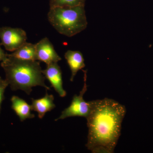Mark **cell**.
Segmentation results:
<instances>
[{
    "label": "cell",
    "mask_w": 153,
    "mask_h": 153,
    "mask_svg": "<svg viewBox=\"0 0 153 153\" xmlns=\"http://www.w3.org/2000/svg\"><path fill=\"white\" fill-rule=\"evenodd\" d=\"M1 66L4 71L6 80L13 91H24L29 95L32 88L41 86L47 90L50 88L45 84V77L42 72L40 62L37 60H20L7 56L2 61Z\"/></svg>",
    "instance_id": "cell-2"
},
{
    "label": "cell",
    "mask_w": 153,
    "mask_h": 153,
    "mask_svg": "<svg viewBox=\"0 0 153 153\" xmlns=\"http://www.w3.org/2000/svg\"><path fill=\"white\" fill-rule=\"evenodd\" d=\"M37 60L44 62L47 65L58 63L62 60L57 54L49 39L44 38L36 44Z\"/></svg>",
    "instance_id": "cell-6"
},
{
    "label": "cell",
    "mask_w": 153,
    "mask_h": 153,
    "mask_svg": "<svg viewBox=\"0 0 153 153\" xmlns=\"http://www.w3.org/2000/svg\"><path fill=\"white\" fill-rule=\"evenodd\" d=\"M12 109L19 116L21 121H24L27 119H32L35 117V115L31 113L32 106L28 104L23 99L17 96L14 95L11 98Z\"/></svg>",
    "instance_id": "cell-10"
},
{
    "label": "cell",
    "mask_w": 153,
    "mask_h": 153,
    "mask_svg": "<svg viewBox=\"0 0 153 153\" xmlns=\"http://www.w3.org/2000/svg\"><path fill=\"white\" fill-rule=\"evenodd\" d=\"M7 54L4 52L0 46V61L4 60L7 58Z\"/></svg>",
    "instance_id": "cell-14"
},
{
    "label": "cell",
    "mask_w": 153,
    "mask_h": 153,
    "mask_svg": "<svg viewBox=\"0 0 153 153\" xmlns=\"http://www.w3.org/2000/svg\"><path fill=\"white\" fill-rule=\"evenodd\" d=\"M8 55L20 60H37L36 44L27 42L23 44L13 53L8 54Z\"/></svg>",
    "instance_id": "cell-11"
},
{
    "label": "cell",
    "mask_w": 153,
    "mask_h": 153,
    "mask_svg": "<svg viewBox=\"0 0 153 153\" xmlns=\"http://www.w3.org/2000/svg\"><path fill=\"white\" fill-rule=\"evenodd\" d=\"M91 109L86 118L88 128L85 146L93 153H112L121 134L125 106L105 98L91 101Z\"/></svg>",
    "instance_id": "cell-1"
},
{
    "label": "cell",
    "mask_w": 153,
    "mask_h": 153,
    "mask_svg": "<svg viewBox=\"0 0 153 153\" xmlns=\"http://www.w3.org/2000/svg\"><path fill=\"white\" fill-rule=\"evenodd\" d=\"M9 85L8 83L5 79H3L0 76V114L1 110V105L4 99V92L6 88Z\"/></svg>",
    "instance_id": "cell-13"
},
{
    "label": "cell",
    "mask_w": 153,
    "mask_h": 153,
    "mask_svg": "<svg viewBox=\"0 0 153 153\" xmlns=\"http://www.w3.org/2000/svg\"><path fill=\"white\" fill-rule=\"evenodd\" d=\"M48 20L62 35L71 37L86 29L88 23L84 6L50 8Z\"/></svg>",
    "instance_id": "cell-3"
},
{
    "label": "cell",
    "mask_w": 153,
    "mask_h": 153,
    "mask_svg": "<svg viewBox=\"0 0 153 153\" xmlns=\"http://www.w3.org/2000/svg\"><path fill=\"white\" fill-rule=\"evenodd\" d=\"M42 72L60 97H65L66 92L63 88L62 71L57 63L47 65V68L42 70Z\"/></svg>",
    "instance_id": "cell-7"
},
{
    "label": "cell",
    "mask_w": 153,
    "mask_h": 153,
    "mask_svg": "<svg viewBox=\"0 0 153 153\" xmlns=\"http://www.w3.org/2000/svg\"><path fill=\"white\" fill-rule=\"evenodd\" d=\"M1 45L10 52H13L27 42V34L21 28L4 27L0 28Z\"/></svg>",
    "instance_id": "cell-5"
},
{
    "label": "cell",
    "mask_w": 153,
    "mask_h": 153,
    "mask_svg": "<svg viewBox=\"0 0 153 153\" xmlns=\"http://www.w3.org/2000/svg\"><path fill=\"white\" fill-rule=\"evenodd\" d=\"M85 0H50V8L56 7L85 6Z\"/></svg>",
    "instance_id": "cell-12"
},
{
    "label": "cell",
    "mask_w": 153,
    "mask_h": 153,
    "mask_svg": "<svg viewBox=\"0 0 153 153\" xmlns=\"http://www.w3.org/2000/svg\"><path fill=\"white\" fill-rule=\"evenodd\" d=\"M54 97L46 92L45 96L38 99L32 98V110L38 112V117L42 119L46 113L54 109L56 105L54 103Z\"/></svg>",
    "instance_id": "cell-8"
},
{
    "label": "cell",
    "mask_w": 153,
    "mask_h": 153,
    "mask_svg": "<svg viewBox=\"0 0 153 153\" xmlns=\"http://www.w3.org/2000/svg\"><path fill=\"white\" fill-rule=\"evenodd\" d=\"M64 57L71 70L70 81L72 82L77 72L85 67L84 58L81 52L71 50L67 51L65 53Z\"/></svg>",
    "instance_id": "cell-9"
},
{
    "label": "cell",
    "mask_w": 153,
    "mask_h": 153,
    "mask_svg": "<svg viewBox=\"0 0 153 153\" xmlns=\"http://www.w3.org/2000/svg\"><path fill=\"white\" fill-rule=\"evenodd\" d=\"M82 71L84 72V85L82 90L79 92V95L75 94L74 96L70 106L65 108L61 112L60 116L55 120L56 121L59 120H63L72 117H82L86 118L89 114L91 109L90 101L87 102L83 99V95L87 90L86 84L87 71Z\"/></svg>",
    "instance_id": "cell-4"
}]
</instances>
